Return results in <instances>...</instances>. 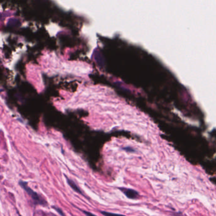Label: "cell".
Instances as JSON below:
<instances>
[{
	"instance_id": "1",
	"label": "cell",
	"mask_w": 216,
	"mask_h": 216,
	"mask_svg": "<svg viewBox=\"0 0 216 216\" xmlns=\"http://www.w3.org/2000/svg\"><path fill=\"white\" fill-rule=\"evenodd\" d=\"M19 185L22 188L27 192V193L31 197L32 200L34 201V202L36 205H41L43 206H46L47 204H47V201L43 198V197L37 193V192L34 191L32 189H31L28 186L27 182L20 181Z\"/></svg>"
},
{
	"instance_id": "2",
	"label": "cell",
	"mask_w": 216,
	"mask_h": 216,
	"mask_svg": "<svg viewBox=\"0 0 216 216\" xmlns=\"http://www.w3.org/2000/svg\"><path fill=\"white\" fill-rule=\"evenodd\" d=\"M122 193H123L127 198L129 199H137L139 197V193L135 190L130 189V188H118Z\"/></svg>"
},
{
	"instance_id": "3",
	"label": "cell",
	"mask_w": 216,
	"mask_h": 216,
	"mask_svg": "<svg viewBox=\"0 0 216 216\" xmlns=\"http://www.w3.org/2000/svg\"><path fill=\"white\" fill-rule=\"evenodd\" d=\"M65 177H66V179H67V183L68 184V185L70 186V188H71L73 190H74L76 192V193H77L78 194H80L81 195L86 196L85 195H84V194L82 192V191L81 190V189L80 188L78 187V186L76 184L75 182L73 180H72L71 179H70V178L68 177L67 176H65Z\"/></svg>"
},
{
	"instance_id": "4",
	"label": "cell",
	"mask_w": 216,
	"mask_h": 216,
	"mask_svg": "<svg viewBox=\"0 0 216 216\" xmlns=\"http://www.w3.org/2000/svg\"><path fill=\"white\" fill-rule=\"evenodd\" d=\"M7 25L11 27H18L20 26L21 23L20 21L17 18H10L8 20Z\"/></svg>"
},
{
	"instance_id": "5",
	"label": "cell",
	"mask_w": 216,
	"mask_h": 216,
	"mask_svg": "<svg viewBox=\"0 0 216 216\" xmlns=\"http://www.w3.org/2000/svg\"><path fill=\"white\" fill-rule=\"evenodd\" d=\"M101 213L104 216H126L123 214L111 213V212H106V211H101Z\"/></svg>"
},
{
	"instance_id": "6",
	"label": "cell",
	"mask_w": 216,
	"mask_h": 216,
	"mask_svg": "<svg viewBox=\"0 0 216 216\" xmlns=\"http://www.w3.org/2000/svg\"><path fill=\"white\" fill-rule=\"evenodd\" d=\"M53 208L55 210L57 211V212H58V214H60L61 215H62V216H65V214H64V212H63V210H62V209H60L59 207H56V206H53Z\"/></svg>"
},
{
	"instance_id": "7",
	"label": "cell",
	"mask_w": 216,
	"mask_h": 216,
	"mask_svg": "<svg viewBox=\"0 0 216 216\" xmlns=\"http://www.w3.org/2000/svg\"><path fill=\"white\" fill-rule=\"evenodd\" d=\"M82 211L87 216H97V215H96L95 214H92V213H91L90 212H88V211H86V210H82Z\"/></svg>"
},
{
	"instance_id": "8",
	"label": "cell",
	"mask_w": 216,
	"mask_h": 216,
	"mask_svg": "<svg viewBox=\"0 0 216 216\" xmlns=\"http://www.w3.org/2000/svg\"><path fill=\"white\" fill-rule=\"evenodd\" d=\"M126 151H127L128 152H135V150L133 148H130V147H127V148H123Z\"/></svg>"
},
{
	"instance_id": "9",
	"label": "cell",
	"mask_w": 216,
	"mask_h": 216,
	"mask_svg": "<svg viewBox=\"0 0 216 216\" xmlns=\"http://www.w3.org/2000/svg\"><path fill=\"white\" fill-rule=\"evenodd\" d=\"M2 18H3V15H2V14H1V13H0V21H1V20H2Z\"/></svg>"
},
{
	"instance_id": "10",
	"label": "cell",
	"mask_w": 216,
	"mask_h": 216,
	"mask_svg": "<svg viewBox=\"0 0 216 216\" xmlns=\"http://www.w3.org/2000/svg\"><path fill=\"white\" fill-rule=\"evenodd\" d=\"M51 215H52V216H57V215H54V214H52Z\"/></svg>"
}]
</instances>
